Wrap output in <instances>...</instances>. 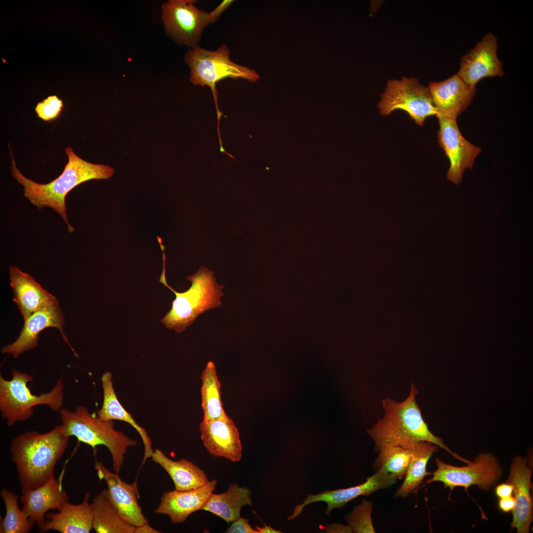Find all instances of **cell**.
Here are the masks:
<instances>
[{"label":"cell","instance_id":"cell-1","mask_svg":"<svg viewBox=\"0 0 533 533\" xmlns=\"http://www.w3.org/2000/svg\"><path fill=\"white\" fill-rule=\"evenodd\" d=\"M12 164L11 174L24 187V195L34 205L41 209L50 207L58 213L67 224L68 230L73 232L74 228L69 223L67 215L66 197L75 187L93 179L111 177L114 169L109 166L89 162L77 155L70 147L65 149L68 161L62 173L46 184H39L24 176L17 168L10 149Z\"/></svg>","mask_w":533,"mask_h":533},{"label":"cell","instance_id":"cell-2","mask_svg":"<svg viewBox=\"0 0 533 533\" xmlns=\"http://www.w3.org/2000/svg\"><path fill=\"white\" fill-rule=\"evenodd\" d=\"M62 424L40 434L26 431L11 442L10 452L22 489H35L54 477V470L69 443Z\"/></svg>","mask_w":533,"mask_h":533},{"label":"cell","instance_id":"cell-3","mask_svg":"<svg viewBox=\"0 0 533 533\" xmlns=\"http://www.w3.org/2000/svg\"><path fill=\"white\" fill-rule=\"evenodd\" d=\"M418 394L417 388L412 383L409 394L403 401L397 402L390 398L382 400L384 415L367 431L375 447L393 444L410 447L417 442L426 441L444 449L458 460L469 463L470 460L452 451L441 438L430 431L416 401Z\"/></svg>","mask_w":533,"mask_h":533},{"label":"cell","instance_id":"cell-4","mask_svg":"<svg viewBox=\"0 0 533 533\" xmlns=\"http://www.w3.org/2000/svg\"><path fill=\"white\" fill-rule=\"evenodd\" d=\"M161 248L163 252V269L159 282L175 294L171 309L161 319V322L166 328L181 333L199 314L221 305V298L224 295L222 289L224 286L218 284L213 271L200 266L196 272L187 277V279L191 282L188 290L183 292L175 291L166 282L164 248Z\"/></svg>","mask_w":533,"mask_h":533},{"label":"cell","instance_id":"cell-5","mask_svg":"<svg viewBox=\"0 0 533 533\" xmlns=\"http://www.w3.org/2000/svg\"><path fill=\"white\" fill-rule=\"evenodd\" d=\"M59 413L66 434L91 446L95 453L97 446H105L111 453L113 471L119 473L128 448L136 446L137 441L115 429L113 420H104L84 406H77L74 411L62 408Z\"/></svg>","mask_w":533,"mask_h":533},{"label":"cell","instance_id":"cell-6","mask_svg":"<svg viewBox=\"0 0 533 533\" xmlns=\"http://www.w3.org/2000/svg\"><path fill=\"white\" fill-rule=\"evenodd\" d=\"M11 374L12 378L9 380L0 376V410L8 426L29 419L34 413V408L38 405H47L55 412L62 408V377L50 391L38 395L33 394L28 386V383L34 380L33 376L17 370Z\"/></svg>","mask_w":533,"mask_h":533},{"label":"cell","instance_id":"cell-7","mask_svg":"<svg viewBox=\"0 0 533 533\" xmlns=\"http://www.w3.org/2000/svg\"><path fill=\"white\" fill-rule=\"evenodd\" d=\"M229 55V48L226 44H222L215 51L202 48L198 45L191 47L185 56V61L190 68L191 82L195 85H207L211 89L218 122L222 114L218 107L217 83L227 78H241L251 82L259 78L254 70L234 63L230 59Z\"/></svg>","mask_w":533,"mask_h":533},{"label":"cell","instance_id":"cell-8","mask_svg":"<svg viewBox=\"0 0 533 533\" xmlns=\"http://www.w3.org/2000/svg\"><path fill=\"white\" fill-rule=\"evenodd\" d=\"M381 96L378 108L383 115L403 110L421 126L427 117L437 114L428 87L415 77L403 76L401 79L388 80Z\"/></svg>","mask_w":533,"mask_h":533},{"label":"cell","instance_id":"cell-9","mask_svg":"<svg viewBox=\"0 0 533 533\" xmlns=\"http://www.w3.org/2000/svg\"><path fill=\"white\" fill-rule=\"evenodd\" d=\"M437 469L432 472L433 477L426 484L439 481L445 488L452 490L456 487L466 489L471 485L488 491L500 479L502 469L496 457L491 453H481L473 461L464 466H455L438 458L435 460Z\"/></svg>","mask_w":533,"mask_h":533},{"label":"cell","instance_id":"cell-10","mask_svg":"<svg viewBox=\"0 0 533 533\" xmlns=\"http://www.w3.org/2000/svg\"><path fill=\"white\" fill-rule=\"evenodd\" d=\"M192 0H170L162 6V19L167 34L179 44L198 45L203 30L210 24L208 13L198 9Z\"/></svg>","mask_w":533,"mask_h":533},{"label":"cell","instance_id":"cell-11","mask_svg":"<svg viewBox=\"0 0 533 533\" xmlns=\"http://www.w3.org/2000/svg\"><path fill=\"white\" fill-rule=\"evenodd\" d=\"M439 144L449 158L450 166L447 178L457 185L467 168L472 169L475 159L481 149L464 138L459 130L457 119L438 117Z\"/></svg>","mask_w":533,"mask_h":533},{"label":"cell","instance_id":"cell-12","mask_svg":"<svg viewBox=\"0 0 533 533\" xmlns=\"http://www.w3.org/2000/svg\"><path fill=\"white\" fill-rule=\"evenodd\" d=\"M64 322L58 302L45 306L24 319L23 327L18 338L12 343L3 346L1 351L17 358L24 352L38 345V335L42 330L48 327H55L58 329L63 340L77 357L64 333Z\"/></svg>","mask_w":533,"mask_h":533},{"label":"cell","instance_id":"cell-13","mask_svg":"<svg viewBox=\"0 0 533 533\" xmlns=\"http://www.w3.org/2000/svg\"><path fill=\"white\" fill-rule=\"evenodd\" d=\"M497 48L495 36L490 33L486 34L461 58L457 74L472 87H476L483 78L502 76V64L497 56Z\"/></svg>","mask_w":533,"mask_h":533},{"label":"cell","instance_id":"cell-14","mask_svg":"<svg viewBox=\"0 0 533 533\" xmlns=\"http://www.w3.org/2000/svg\"><path fill=\"white\" fill-rule=\"evenodd\" d=\"M397 480V479L391 475L378 470L360 485L346 489L326 491L317 495H310L302 504L295 507L293 513L288 517V520L295 519L302 513L305 506L317 501H324L327 503L326 513L329 515L334 509L343 507L358 496H368L378 490L388 488L395 484Z\"/></svg>","mask_w":533,"mask_h":533},{"label":"cell","instance_id":"cell-15","mask_svg":"<svg viewBox=\"0 0 533 533\" xmlns=\"http://www.w3.org/2000/svg\"><path fill=\"white\" fill-rule=\"evenodd\" d=\"M95 469L99 479L106 482L110 497L123 519L135 527L148 523L138 503L139 495L136 481L132 484L123 481L118 473L111 471L97 460Z\"/></svg>","mask_w":533,"mask_h":533},{"label":"cell","instance_id":"cell-16","mask_svg":"<svg viewBox=\"0 0 533 533\" xmlns=\"http://www.w3.org/2000/svg\"><path fill=\"white\" fill-rule=\"evenodd\" d=\"M438 117L457 119L469 106L477 91L457 74L441 81H431L428 86Z\"/></svg>","mask_w":533,"mask_h":533},{"label":"cell","instance_id":"cell-17","mask_svg":"<svg viewBox=\"0 0 533 533\" xmlns=\"http://www.w3.org/2000/svg\"><path fill=\"white\" fill-rule=\"evenodd\" d=\"M201 439L212 456L224 457L232 462L242 457V446L237 428L228 417L210 421L202 420Z\"/></svg>","mask_w":533,"mask_h":533},{"label":"cell","instance_id":"cell-18","mask_svg":"<svg viewBox=\"0 0 533 533\" xmlns=\"http://www.w3.org/2000/svg\"><path fill=\"white\" fill-rule=\"evenodd\" d=\"M531 470L527 460L517 456L512 460L508 483L513 487L515 505L513 511L512 529L518 533H528L533 520L531 495Z\"/></svg>","mask_w":533,"mask_h":533},{"label":"cell","instance_id":"cell-19","mask_svg":"<svg viewBox=\"0 0 533 533\" xmlns=\"http://www.w3.org/2000/svg\"><path fill=\"white\" fill-rule=\"evenodd\" d=\"M217 485L213 480L196 489L165 492L154 513L168 516L173 524L183 523L190 514L202 509Z\"/></svg>","mask_w":533,"mask_h":533},{"label":"cell","instance_id":"cell-20","mask_svg":"<svg viewBox=\"0 0 533 533\" xmlns=\"http://www.w3.org/2000/svg\"><path fill=\"white\" fill-rule=\"evenodd\" d=\"M20 498L22 510L38 527L45 521L48 510H58L69 500L61 480L55 478L35 489H22Z\"/></svg>","mask_w":533,"mask_h":533},{"label":"cell","instance_id":"cell-21","mask_svg":"<svg viewBox=\"0 0 533 533\" xmlns=\"http://www.w3.org/2000/svg\"><path fill=\"white\" fill-rule=\"evenodd\" d=\"M90 494H85L77 504L65 502L58 512L47 513L46 520L38 527L40 532L54 530L62 533H89L93 529V511Z\"/></svg>","mask_w":533,"mask_h":533},{"label":"cell","instance_id":"cell-22","mask_svg":"<svg viewBox=\"0 0 533 533\" xmlns=\"http://www.w3.org/2000/svg\"><path fill=\"white\" fill-rule=\"evenodd\" d=\"M9 274L10 285L14 294L13 301L24 319L44 306L58 302L32 275L17 266L9 267Z\"/></svg>","mask_w":533,"mask_h":533},{"label":"cell","instance_id":"cell-23","mask_svg":"<svg viewBox=\"0 0 533 533\" xmlns=\"http://www.w3.org/2000/svg\"><path fill=\"white\" fill-rule=\"evenodd\" d=\"M111 372L104 373L101 377L103 389V401L97 413L98 417L104 420H121L133 427L142 438L144 447V455L142 465L147 458L152 457L153 452L152 442L146 429L138 424L131 414L122 406L115 394Z\"/></svg>","mask_w":533,"mask_h":533},{"label":"cell","instance_id":"cell-24","mask_svg":"<svg viewBox=\"0 0 533 533\" xmlns=\"http://www.w3.org/2000/svg\"><path fill=\"white\" fill-rule=\"evenodd\" d=\"M151 457L168 473L173 481L175 490L196 489L209 481L205 472L190 461L186 459L173 460L159 449L153 451Z\"/></svg>","mask_w":533,"mask_h":533},{"label":"cell","instance_id":"cell-25","mask_svg":"<svg viewBox=\"0 0 533 533\" xmlns=\"http://www.w3.org/2000/svg\"><path fill=\"white\" fill-rule=\"evenodd\" d=\"M251 494L249 488L231 484L225 493H212L202 510L212 513L228 523L232 522L240 517L243 506L252 505Z\"/></svg>","mask_w":533,"mask_h":533},{"label":"cell","instance_id":"cell-26","mask_svg":"<svg viewBox=\"0 0 533 533\" xmlns=\"http://www.w3.org/2000/svg\"><path fill=\"white\" fill-rule=\"evenodd\" d=\"M93 529L97 533H134L135 527L125 521L113 502L108 489L96 495L92 503Z\"/></svg>","mask_w":533,"mask_h":533},{"label":"cell","instance_id":"cell-27","mask_svg":"<svg viewBox=\"0 0 533 533\" xmlns=\"http://www.w3.org/2000/svg\"><path fill=\"white\" fill-rule=\"evenodd\" d=\"M438 446L426 441H420L411 455L404 481L396 492L395 497H406L415 492L425 477L432 474L426 470L427 462L438 450Z\"/></svg>","mask_w":533,"mask_h":533},{"label":"cell","instance_id":"cell-28","mask_svg":"<svg viewBox=\"0 0 533 533\" xmlns=\"http://www.w3.org/2000/svg\"><path fill=\"white\" fill-rule=\"evenodd\" d=\"M201 379L203 420L210 421L228 417L223 409L221 384L213 362L210 361L207 363L201 375Z\"/></svg>","mask_w":533,"mask_h":533},{"label":"cell","instance_id":"cell-29","mask_svg":"<svg viewBox=\"0 0 533 533\" xmlns=\"http://www.w3.org/2000/svg\"><path fill=\"white\" fill-rule=\"evenodd\" d=\"M419 442L410 448L393 444H382L375 447L378 456L374 464V469L391 475L397 479L404 478L411 453Z\"/></svg>","mask_w":533,"mask_h":533},{"label":"cell","instance_id":"cell-30","mask_svg":"<svg viewBox=\"0 0 533 533\" xmlns=\"http://www.w3.org/2000/svg\"><path fill=\"white\" fill-rule=\"evenodd\" d=\"M0 495L3 501L5 514L0 526V533H28L34 524L18 504V496L14 493L2 488Z\"/></svg>","mask_w":533,"mask_h":533},{"label":"cell","instance_id":"cell-31","mask_svg":"<svg viewBox=\"0 0 533 533\" xmlns=\"http://www.w3.org/2000/svg\"><path fill=\"white\" fill-rule=\"evenodd\" d=\"M373 503L364 500L355 506L345 517V520L351 528L352 532L357 533H374L371 514Z\"/></svg>","mask_w":533,"mask_h":533},{"label":"cell","instance_id":"cell-32","mask_svg":"<svg viewBox=\"0 0 533 533\" xmlns=\"http://www.w3.org/2000/svg\"><path fill=\"white\" fill-rule=\"evenodd\" d=\"M63 107V101L57 96L51 95L38 102L35 107V111L39 118L45 121H51L58 117Z\"/></svg>","mask_w":533,"mask_h":533},{"label":"cell","instance_id":"cell-33","mask_svg":"<svg viewBox=\"0 0 533 533\" xmlns=\"http://www.w3.org/2000/svg\"><path fill=\"white\" fill-rule=\"evenodd\" d=\"M226 533H259L253 529L249 523V519L240 517L232 522Z\"/></svg>","mask_w":533,"mask_h":533},{"label":"cell","instance_id":"cell-34","mask_svg":"<svg viewBox=\"0 0 533 533\" xmlns=\"http://www.w3.org/2000/svg\"><path fill=\"white\" fill-rule=\"evenodd\" d=\"M233 0H224L215 9L208 13V18L210 23L216 22L222 13L227 9Z\"/></svg>","mask_w":533,"mask_h":533},{"label":"cell","instance_id":"cell-35","mask_svg":"<svg viewBox=\"0 0 533 533\" xmlns=\"http://www.w3.org/2000/svg\"><path fill=\"white\" fill-rule=\"evenodd\" d=\"M513 492V485L509 483L500 484L495 488V494L500 498L511 496Z\"/></svg>","mask_w":533,"mask_h":533},{"label":"cell","instance_id":"cell-36","mask_svg":"<svg viewBox=\"0 0 533 533\" xmlns=\"http://www.w3.org/2000/svg\"><path fill=\"white\" fill-rule=\"evenodd\" d=\"M498 504L502 511L508 512L513 510L515 505V500L512 495L501 498L499 500Z\"/></svg>","mask_w":533,"mask_h":533},{"label":"cell","instance_id":"cell-37","mask_svg":"<svg viewBox=\"0 0 533 533\" xmlns=\"http://www.w3.org/2000/svg\"><path fill=\"white\" fill-rule=\"evenodd\" d=\"M325 527L326 532L328 533H352V530L349 525L345 526L342 524L329 525Z\"/></svg>","mask_w":533,"mask_h":533},{"label":"cell","instance_id":"cell-38","mask_svg":"<svg viewBox=\"0 0 533 533\" xmlns=\"http://www.w3.org/2000/svg\"><path fill=\"white\" fill-rule=\"evenodd\" d=\"M161 532L157 531L151 526L148 522L141 525L136 527L134 533H160Z\"/></svg>","mask_w":533,"mask_h":533},{"label":"cell","instance_id":"cell-39","mask_svg":"<svg viewBox=\"0 0 533 533\" xmlns=\"http://www.w3.org/2000/svg\"><path fill=\"white\" fill-rule=\"evenodd\" d=\"M255 529L257 530L259 533H281V532L278 530H276L270 526H267L264 524L263 527L256 526Z\"/></svg>","mask_w":533,"mask_h":533}]
</instances>
